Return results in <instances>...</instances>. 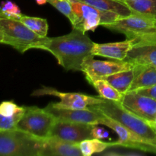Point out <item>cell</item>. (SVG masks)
I'll return each mask as SVG.
<instances>
[{
    "instance_id": "cell-1",
    "label": "cell",
    "mask_w": 156,
    "mask_h": 156,
    "mask_svg": "<svg viewBox=\"0 0 156 156\" xmlns=\"http://www.w3.org/2000/svg\"><path fill=\"white\" fill-rule=\"evenodd\" d=\"M94 42L78 29L63 36L44 38L38 49L50 52L66 70L82 71L85 58L91 56Z\"/></svg>"
},
{
    "instance_id": "cell-2",
    "label": "cell",
    "mask_w": 156,
    "mask_h": 156,
    "mask_svg": "<svg viewBox=\"0 0 156 156\" xmlns=\"http://www.w3.org/2000/svg\"><path fill=\"white\" fill-rule=\"evenodd\" d=\"M126 126L147 143L156 146V132L146 120L126 109L121 102L105 99L103 102L89 106ZM88 107V108H89Z\"/></svg>"
},
{
    "instance_id": "cell-3",
    "label": "cell",
    "mask_w": 156,
    "mask_h": 156,
    "mask_svg": "<svg viewBox=\"0 0 156 156\" xmlns=\"http://www.w3.org/2000/svg\"><path fill=\"white\" fill-rule=\"evenodd\" d=\"M44 140L18 129L0 130V156H41Z\"/></svg>"
},
{
    "instance_id": "cell-4",
    "label": "cell",
    "mask_w": 156,
    "mask_h": 156,
    "mask_svg": "<svg viewBox=\"0 0 156 156\" xmlns=\"http://www.w3.org/2000/svg\"><path fill=\"white\" fill-rule=\"evenodd\" d=\"M0 30L2 35V44L11 46L21 53L30 49H38L45 38L14 18H0Z\"/></svg>"
},
{
    "instance_id": "cell-5",
    "label": "cell",
    "mask_w": 156,
    "mask_h": 156,
    "mask_svg": "<svg viewBox=\"0 0 156 156\" xmlns=\"http://www.w3.org/2000/svg\"><path fill=\"white\" fill-rule=\"evenodd\" d=\"M69 1L76 15V21L73 27L85 33L89 30L94 31L99 25L114 22L122 18L115 12L99 10L81 2Z\"/></svg>"
},
{
    "instance_id": "cell-6",
    "label": "cell",
    "mask_w": 156,
    "mask_h": 156,
    "mask_svg": "<svg viewBox=\"0 0 156 156\" xmlns=\"http://www.w3.org/2000/svg\"><path fill=\"white\" fill-rule=\"evenodd\" d=\"M56 121V119L44 108L36 106L24 107V113L17 124V129L45 140L50 137Z\"/></svg>"
},
{
    "instance_id": "cell-7",
    "label": "cell",
    "mask_w": 156,
    "mask_h": 156,
    "mask_svg": "<svg viewBox=\"0 0 156 156\" xmlns=\"http://www.w3.org/2000/svg\"><path fill=\"white\" fill-rule=\"evenodd\" d=\"M133 65L126 60L102 61L94 59V56L85 58L82 65V72L85 74L87 81L92 84L99 79H104L105 77L119 72L125 71L133 68Z\"/></svg>"
},
{
    "instance_id": "cell-8",
    "label": "cell",
    "mask_w": 156,
    "mask_h": 156,
    "mask_svg": "<svg viewBox=\"0 0 156 156\" xmlns=\"http://www.w3.org/2000/svg\"><path fill=\"white\" fill-rule=\"evenodd\" d=\"M33 96L53 95L60 98L58 103H52L53 106L61 108H72V109H85L91 105L101 103L105 98L101 97H92L81 93L60 92L57 90L48 87H43L32 93Z\"/></svg>"
},
{
    "instance_id": "cell-9",
    "label": "cell",
    "mask_w": 156,
    "mask_h": 156,
    "mask_svg": "<svg viewBox=\"0 0 156 156\" xmlns=\"http://www.w3.org/2000/svg\"><path fill=\"white\" fill-rule=\"evenodd\" d=\"M100 124L108 126L117 134L119 140L113 143L114 145H118L143 152L156 154V146L143 140L141 137L133 133L126 126H123L114 119L104 115V117L101 119Z\"/></svg>"
},
{
    "instance_id": "cell-10",
    "label": "cell",
    "mask_w": 156,
    "mask_h": 156,
    "mask_svg": "<svg viewBox=\"0 0 156 156\" xmlns=\"http://www.w3.org/2000/svg\"><path fill=\"white\" fill-rule=\"evenodd\" d=\"M94 125L79 122L56 120L50 132V136H56L66 141L79 143L88 139H92Z\"/></svg>"
},
{
    "instance_id": "cell-11",
    "label": "cell",
    "mask_w": 156,
    "mask_h": 156,
    "mask_svg": "<svg viewBox=\"0 0 156 156\" xmlns=\"http://www.w3.org/2000/svg\"><path fill=\"white\" fill-rule=\"evenodd\" d=\"M44 109L50 112L56 120L79 122L93 125L100 124L101 119L105 115L98 110L90 107L85 109L61 108H56L50 103Z\"/></svg>"
},
{
    "instance_id": "cell-12",
    "label": "cell",
    "mask_w": 156,
    "mask_h": 156,
    "mask_svg": "<svg viewBox=\"0 0 156 156\" xmlns=\"http://www.w3.org/2000/svg\"><path fill=\"white\" fill-rule=\"evenodd\" d=\"M121 103L126 109L146 120H154L156 117V100L135 92L123 94Z\"/></svg>"
},
{
    "instance_id": "cell-13",
    "label": "cell",
    "mask_w": 156,
    "mask_h": 156,
    "mask_svg": "<svg viewBox=\"0 0 156 156\" xmlns=\"http://www.w3.org/2000/svg\"><path fill=\"white\" fill-rule=\"evenodd\" d=\"M41 156H83L78 143L56 136L44 140Z\"/></svg>"
},
{
    "instance_id": "cell-14",
    "label": "cell",
    "mask_w": 156,
    "mask_h": 156,
    "mask_svg": "<svg viewBox=\"0 0 156 156\" xmlns=\"http://www.w3.org/2000/svg\"><path fill=\"white\" fill-rule=\"evenodd\" d=\"M135 45L133 40L126 39L124 41L107 44H96L91 50L93 56H100L114 60H125L129 50Z\"/></svg>"
},
{
    "instance_id": "cell-15",
    "label": "cell",
    "mask_w": 156,
    "mask_h": 156,
    "mask_svg": "<svg viewBox=\"0 0 156 156\" xmlns=\"http://www.w3.org/2000/svg\"><path fill=\"white\" fill-rule=\"evenodd\" d=\"M125 60L133 65L150 66L156 68V44H136Z\"/></svg>"
},
{
    "instance_id": "cell-16",
    "label": "cell",
    "mask_w": 156,
    "mask_h": 156,
    "mask_svg": "<svg viewBox=\"0 0 156 156\" xmlns=\"http://www.w3.org/2000/svg\"><path fill=\"white\" fill-rule=\"evenodd\" d=\"M88 4L95 9L106 12H115L121 18L130 16L133 12L126 4L120 0H73Z\"/></svg>"
},
{
    "instance_id": "cell-17",
    "label": "cell",
    "mask_w": 156,
    "mask_h": 156,
    "mask_svg": "<svg viewBox=\"0 0 156 156\" xmlns=\"http://www.w3.org/2000/svg\"><path fill=\"white\" fill-rule=\"evenodd\" d=\"M137 73V66L133 65L130 69L119 72L105 77V80L109 82L122 94L128 92Z\"/></svg>"
},
{
    "instance_id": "cell-18",
    "label": "cell",
    "mask_w": 156,
    "mask_h": 156,
    "mask_svg": "<svg viewBox=\"0 0 156 156\" xmlns=\"http://www.w3.org/2000/svg\"><path fill=\"white\" fill-rule=\"evenodd\" d=\"M137 66V73L128 92L156 85V68L150 66ZM127 93V92H126Z\"/></svg>"
},
{
    "instance_id": "cell-19",
    "label": "cell",
    "mask_w": 156,
    "mask_h": 156,
    "mask_svg": "<svg viewBox=\"0 0 156 156\" xmlns=\"http://www.w3.org/2000/svg\"><path fill=\"white\" fill-rule=\"evenodd\" d=\"M132 10L133 14L156 19V0H120Z\"/></svg>"
},
{
    "instance_id": "cell-20",
    "label": "cell",
    "mask_w": 156,
    "mask_h": 156,
    "mask_svg": "<svg viewBox=\"0 0 156 156\" xmlns=\"http://www.w3.org/2000/svg\"><path fill=\"white\" fill-rule=\"evenodd\" d=\"M91 85L97 90L100 97L106 100L114 101L121 102L123 94L117 91L113 85L105 79H99L93 82Z\"/></svg>"
},
{
    "instance_id": "cell-21",
    "label": "cell",
    "mask_w": 156,
    "mask_h": 156,
    "mask_svg": "<svg viewBox=\"0 0 156 156\" xmlns=\"http://www.w3.org/2000/svg\"><path fill=\"white\" fill-rule=\"evenodd\" d=\"M18 20L40 37H47L49 25L47 19L45 18L26 16L22 15Z\"/></svg>"
},
{
    "instance_id": "cell-22",
    "label": "cell",
    "mask_w": 156,
    "mask_h": 156,
    "mask_svg": "<svg viewBox=\"0 0 156 156\" xmlns=\"http://www.w3.org/2000/svg\"><path fill=\"white\" fill-rule=\"evenodd\" d=\"M81 152L83 156H91L93 154L101 153L110 146H113V143H105L98 139H88L79 143Z\"/></svg>"
},
{
    "instance_id": "cell-23",
    "label": "cell",
    "mask_w": 156,
    "mask_h": 156,
    "mask_svg": "<svg viewBox=\"0 0 156 156\" xmlns=\"http://www.w3.org/2000/svg\"><path fill=\"white\" fill-rule=\"evenodd\" d=\"M47 2L50 3L52 6L57 9L59 12L65 15L73 25L76 21V15L73 10L69 0H47Z\"/></svg>"
},
{
    "instance_id": "cell-24",
    "label": "cell",
    "mask_w": 156,
    "mask_h": 156,
    "mask_svg": "<svg viewBox=\"0 0 156 156\" xmlns=\"http://www.w3.org/2000/svg\"><path fill=\"white\" fill-rule=\"evenodd\" d=\"M24 113V110L19 111L11 117H5L0 114V130H7V129H17V124L22 117Z\"/></svg>"
},
{
    "instance_id": "cell-25",
    "label": "cell",
    "mask_w": 156,
    "mask_h": 156,
    "mask_svg": "<svg viewBox=\"0 0 156 156\" xmlns=\"http://www.w3.org/2000/svg\"><path fill=\"white\" fill-rule=\"evenodd\" d=\"M0 9L9 18H14V19H19L20 17L22 15L21 12V9L18 7V5L9 0L2 2L0 4Z\"/></svg>"
},
{
    "instance_id": "cell-26",
    "label": "cell",
    "mask_w": 156,
    "mask_h": 156,
    "mask_svg": "<svg viewBox=\"0 0 156 156\" xmlns=\"http://www.w3.org/2000/svg\"><path fill=\"white\" fill-rule=\"evenodd\" d=\"M24 110V107H19L12 101H5L0 103V114L5 117H11L16 113Z\"/></svg>"
},
{
    "instance_id": "cell-27",
    "label": "cell",
    "mask_w": 156,
    "mask_h": 156,
    "mask_svg": "<svg viewBox=\"0 0 156 156\" xmlns=\"http://www.w3.org/2000/svg\"><path fill=\"white\" fill-rule=\"evenodd\" d=\"M133 92L137 93V94H142V95L147 96V97L152 98L156 100V85H152V86L150 87H147V88H140V89L135 90Z\"/></svg>"
},
{
    "instance_id": "cell-28",
    "label": "cell",
    "mask_w": 156,
    "mask_h": 156,
    "mask_svg": "<svg viewBox=\"0 0 156 156\" xmlns=\"http://www.w3.org/2000/svg\"><path fill=\"white\" fill-rule=\"evenodd\" d=\"M109 136V133L103 127L94 125L92 129V137L94 139H98V140H103L106 139Z\"/></svg>"
},
{
    "instance_id": "cell-29",
    "label": "cell",
    "mask_w": 156,
    "mask_h": 156,
    "mask_svg": "<svg viewBox=\"0 0 156 156\" xmlns=\"http://www.w3.org/2000/svg\"><path fill=\"white\" fill-rule=\"evenodd\" d=\"M146 121H147V123H149V124L150 125L152 128H153L154 130L156 132V123H155L154 121H152V120H146Z\"/></svg>"
},
{
    "instance_id": "cell-30",
    "label": "cell",
    "mask_w": 156,
    "mask_h": 156,
    "mask_svg": "<svg viewBox=\"0 0 156 156\" xmlns=\"http://www.w3.org/2000/svg\"><path fill=\"white\" fill-rule=\"evenodd\" d=\"M37 2V4L39 5H42L46 4L47 2V0H35Z\"/></svg>"
},
{
    "instance_id": "cell-31",
    "label": "cell",
    "mask_w": 156,
    "mask_h": 156,
    "mask_svg": "<svg viewBox=\"0 0 156 156\" xmlns=\"http://www.w3.org/2000/svg\"><path fill=\"white\" fill-rule=\"evenodd\" d=\"M0 18H8L7 15H6L2 11L1 9H0Z\"/></svg>"
},
{
    "instance_id": "cell-32",
    "label": "cell",
    "mask_w": 156,
    "mask_h": 156,
    "mask_svg": "<svg viewBox=\"0 0 156 156\" xmlns=\"http://www.w3.org/2000/svg\"><path fill=\"white\" fill-rule=\"evenodd\" d=\"M2 35L1 30H0V44H2Z\"/></svg>"
},
{
    "instance_id": "cell-33",
    "label": "cell",
    "mask_w": 156,
    "mask_h": 156,
    "mask_svg": "<svg viewBox=\"0 0 156 156\" xmlns=\"http://www.w3.org/2000/svg\"><path fill=\"white\" fill-rule=\"evenodd\" d=\"M152 121H154V122H155V123H156V117H155V120H152Z\"/></svg>"
}]
</instances>
